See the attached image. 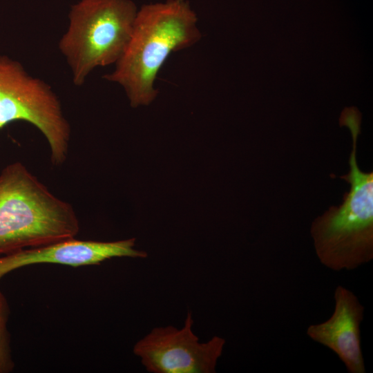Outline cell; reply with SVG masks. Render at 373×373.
<instances>
[{
  "mask_svg": "<svg viewBox=\"0 0 373 373\" xmlns=\"http://www.w3.org/2000/svg\"><path fill=\"white\" fill-rule=\"evenodd\" d=\"M201 37L197 15L186 0L144 4L114 70L103 78L121 86L132 107L147 106L158 94L155 82L169 55Z\"/></svg>",
  "mask_w": 373,
  "mask_h": 373,
  "instance_id": "6da1fadb",
  "label": "cell"
},
{
  "mask_svg": "<svg viewBox=\"0 0 373 373\" xmlns=\"http://www.w3.org/2000/svg\"><path fill=\"white\" fill-rule=\"evenodd\" d=\"M362 113L356 106L341 113L339 126L350 131L349 172L340 178L350 184L342 203L329 207L312 222L310 234L316 255L327 269L351 271L373 260V172L363 171L356 160Z\"/></svg>",
  "mask_w": 373,
  "mask_h": 373,
  "instance_id": "7a4b0ae2",
  "label": "cell"
},
{
  "mask_svg": "<svg viewBox=\"0 0 373 373\" xmlns=\"http://www.w3.org/2000/svg\"><path fill=\"white\" fill-rule=\"evenodd\" d=\"M73 207L55 195L21 162L0 173V256L75 238Z\"/></svg>",
  "mask_w": 373,
  "mask_h": 373,
  "instance_id": "3957f363",
  "label": "cell"
},
{
  "mask_svg": "<svg viewBox=\"0 0 373 373\" xmlns=\"http://www.w3.org/2000/svg\"><path fill=\"white\" fill-rule=\"evenodd\" d=\"M138 8L131 0H80L68 14L59 49L81 86L96 68L115 64L130 39Z\"/></svg>",
  "mask_w": 373,
  "mask_h": 373,
  "instance_id": "277c9868",
  "label": "cell"
},
{
  "mask_svg": "<svg viewBox=\"0 0 373 373\" xmlns=\"http://www.w3.org/2000/svg\"><path fill=\"white\" fill-rule=\"evenodd\" d=\"M16 121L28 122L42 133L54 166L66 162L71 128L57 95L19 61L0 55V131Z\"/></svg>",
  "mask_w": 373,
  "mask_h": 373,
  "instance_id": "5b68a950",
  "label": "cell"
},
{
  "mask_svg": "<svg viewBox=\"0 0 373 373\" xmlns=\"http://www.w3.org/2000/svg\"><path fill=\"white\" fill-rule=\"evenodd\" d=\"M193 324L189 312L180 329L171 325L153 329L135 344L134 354L152 373L216 372L225 340L215 336L207 342H200Z\"/></svg>",
  "mask_w": 373,
  "mask_h": 373,
  "instance_id": "8992f818",
  "label": "cell"
},
{
  "mask_svg": "<svg viewBox=\"0 0 373 373\" xmlns=\"http://www.w3.org/2000/svg\"><path fill=\"white\" fill-rule=\"evenodd\" d=\"M135 238L100 242L75 238L21 249L0 256V280L12 271L32 265L58 264L76 267L99 265L113 258H146L147 253L135 249Z\"/></svg>",
  "mask_w": 373,
  "mask_h": 373,
  "instance_id": "52a82bcc",
  "label": "cell"
},
{
  "mask_svg": "<svg viewBox=\"0 0 373 373\" xmlns=\"http://www.w3.org/2000/svg\"><path fill=\"white\" fill-rule=\"evenodd\" d=\"M334 298L332 316L309 325L307 335L335 353L349 373H365L361 336L365 307L354 292L341 285L335 288Z\"/></svg>",
  "mask_w": 373,
  "mask_h": 373,
  "instance_id": "ba28073f",
  "label": "cell"
},
{
  "mask_svg": "<svg viewBox=\"0 0 373 373\" xmlns=\"http://www.w3.org/2000/svg\"><path fill=\"white\" fill-rule=\"evenodd\" d=\"M10 314L9 304L0 291V373H9L15 367L7 324Z\"/></svg>",
  "mask_w": 373,
  "mask_h": 373,
  "instance_id": "9c48e42d",
  "label": "cell"
}]
</instances>
